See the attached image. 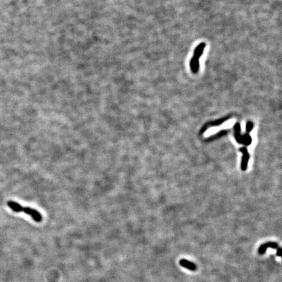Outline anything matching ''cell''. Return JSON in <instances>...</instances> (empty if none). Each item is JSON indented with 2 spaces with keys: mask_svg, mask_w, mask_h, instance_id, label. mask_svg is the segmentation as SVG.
<instances>
[{
  "mask_svg": "<svg viewBox=\"0 0 282 282\" xmlns=\"http://www.w3.org/2000/svg\"><path fill=\"white\" fill-rule=\"evenodd\" d=\"M235 139H236V141L239 143L244 144V142L242 140V136H241V135H240V130H241L240 125V124L239 123H236L235 125Z\"/></svg>",
  "mask_w": 282,
  "mask_h": 282,
  "instance_id": "cell-5",
  "label": "cell"
},
{
  "mask_svg": "<svg viewBox=\"0 0 282 282\" xmlns=\"http://www.w3.org/2000/svg\"><path fill=\"white\" fill-rule=\"evenodd\" d=\"M22 212L30 216L33 219V220L36 222H41L43 220V216L41 213L33 208L30 207H23Z\"/></svg>",
  "mask_w": 282,
  "mask_h": 282,
  "instance_id": "cell-1",
  "label": "cell"
},
{
  "mask_svg": "<svg viewBox=\"0 0 282 282\" xmlns=\"http://www.w3.org/2000/svg\"><path fill=\"white\" fill-rule=\"evenodd\" d=\"M268 247H274V248H275V247H277V245L276 244H275V243H269V244H265L260 248L259 250L260 253H263L265 251L266 248H267Z\"/></svg>",
  "mask_w": 282,
  "mask_h": 282,
  "instance_id": "cell-8",
  "label": "cell"
},
{
  "mask_svg": "<svg viewBox=\"0 0 282 282\" xmlns=\"http://www.w3.org/2000/svg\"><path fill=\"white\" fill-rule=\"evenodd\" d=\"M180 264L184 266H186L187 267V268H188L189 269H191V270H193V269H195V265H194L193 264L191 263V262H189L187 261H181L180 262Z\"/></svg>",
  "mask_w": 282,
  "mask_h": 282,
  "instance_id": "cell-7",
  "label": "cell"
},
{
  "mask_svg": "<svg viewBox=\"0 0 282 282\" xmlns=\"http://www.w3.org/2000/svg\"><path fill=\"white\" fill-rule=\"evenodd\" d=\"M240 151L243 153V158L242 159V163H241V169L242 171H246L247 167V163H248L249 160V154L247 152V149L246 147H242L240 149Z\"/></svg>",
  "mask_w": 282,
  "mask_h": 282,
  "instance_id": "cell-2",
  "label": "cell"
},
{
  "mask_svg": "<svg viewBox=\"0 0 282 282\" xmlns=\"http://www.w3.org/2000/svg\"><path fill=\"white\" fill-rule=\"evenodd\" d=\"M253 128H254V124H253L251 121H247L246 124V131L247 133H250L253 129Z\"/></svg>",
  "mask_w": 282,
  "mask_h": 282,
  "instance_id": "cell-9",
  "label": "cell"
},
{
  "mask_svg": "<svg viewBox=\"0 0 282 282\" xmlns=\"http://www.w3.org/2000/svg\"><path fill=\"white\" fill-rule=\"evenodd\" d=\"M225 121H226L225 118H224V119H223V120H217V121H215L214 123H213V124H212V125H220V124H222L223 122H224Z\"/></svg>",
  "mask_w": 282,
  "mask_h": 282,
  "instance_id": "cell-10",
  "label": "cell"
},
{
  "mask_svg": "<svg viewBox=\"0 0 282 282\" xmlns=\"http://www.w3.org/2000/svg\"><path fill=\"white\" fill-rule=\"evenodd\" d=\"M7 205L11 210L14 212H21L23 210V206L20 204L13 201H9L7 202Z\"/></svg>",
  "mask_w": 282,
  "mask_h": 282,
  "instance_id": "cell-4",
  "label": "cell"
},
{
  "mask_svg": "<svg viewBox=\"0 0 282 282\" xmlns=\"http://www.w3.org/2000/svg\"><path fill=\"white\" fill-rule=\"evenodd\" d=\"M206 47V43H201V44L197 46L195 48V52H194V55L193 56L197 57L198 58H200L201 56L203 54V51L205 50V48Z\"/></svg>",
  "mask_w": 282,
  "mask_h": 282,
  "instance_id": "cell-6",
  "label": "cell"
},
{
  "mask_svg": "<svg viewBox=\"0 0 282 282\" xmlns=\"http://www.w3.org/2000/svg\"><path fill=\"white\" fill-rule=\"evenodd\" d=\"M199 60L200 58H198L197 57L193 56L190 61V68L192 72L193 73H197L199 71V67H200V64H199Z\"/></svg>",
  "mask_w": 282,
  "mask_h": 282,
  "instance_id": "cell-3",
  "label": "cell"
}]
</instances>
